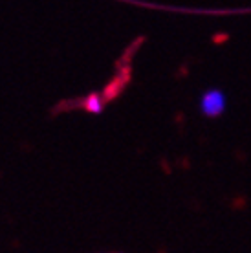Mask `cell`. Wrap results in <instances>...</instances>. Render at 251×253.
<instances>
[{"label":"cell","mask_w":251,"mask_h":253,"mask_svg":"<svg viewBox=\"0 0 251 253\" xmlns=\"http://www.w3.org/2000/svg\"><path fill=\"white\" fill-rule=\"evenodd\" d=\"M83 107L86 112L90 114H101L103 112V108H105V103H103V97H101L97 92H92V94L86 95V99L83 103Z\"/></svg>","instance_id":"cell-2"},{"label":"cell","mask_w":251,"mask_h":253,"mask_svg":"<svg viewBox=\"0 0 251 253\" xmlns=\"http://www.w3.org/2000/svg\"><path fill=\"white\" fill-rule=\"evenodd\" d=\"M227 95L220 88L206 90L200 97V112L206 118H218L226 112Z\"/></svg>","instance_id":"cell-1"}]
</instances>
